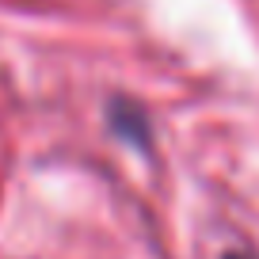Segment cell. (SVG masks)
Masks as SVG:
<instances>
[{
	"label": "cell",
	"instance_id": "6da1fadb",
	"mask_svg": "<svg viewBox=\"0 0 259 259\" xmlns=\"http://www.w3.org/2000/svg\"><path fill=\"white\" fill-rule=\"evenodd\" d=\"M229 259H240V255H229Z\"/></svg>",
	"mask_w": 259,
	"mask_h": 259
}]
</instances>
